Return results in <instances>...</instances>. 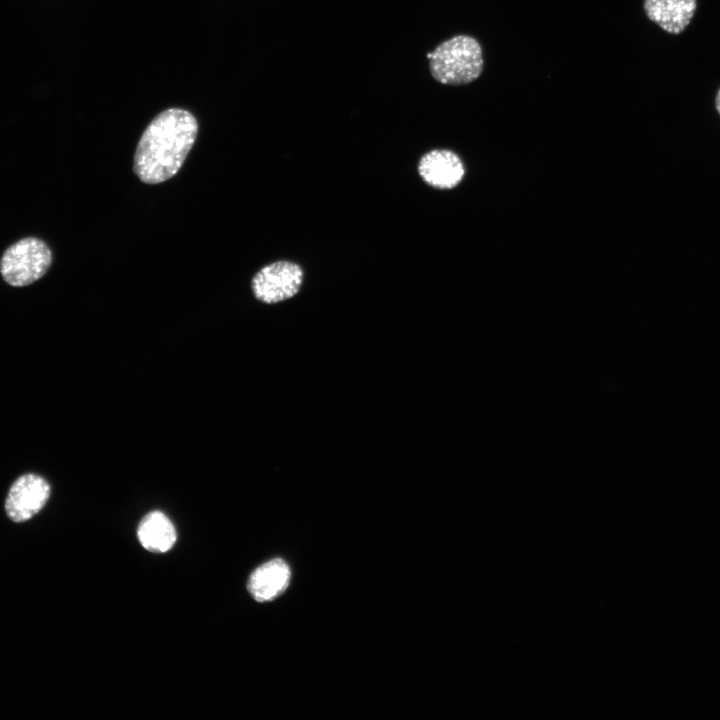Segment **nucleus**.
<instances>
[{"mask_svg": "<svg viewBox=\"0 0 720 720\" xmlns=\"http://www.w3.org/2000/svg\"><path fill=\"white\" fill-rule=\"evenodd\" d=\"M290 575V568L285 561L273 559L253 571L247 587L256 601H271L287 588Z\"/></svg>", "mask_w": 720, "mask_h": 720, "instance_id": "nucleus-8", "label": "nucleus"}, {"mask_svg": "<svg viewBox=\"0 0 720 720\" xmlns=\"http://www.w3.org/2000/svg\"><path fill=\"white\" fill-rule=\"evenodd\" d=\"M137 535L145 549L157 553L169 551L177 539L174 525L160 511L150 512L141 520Z\"/></svg>", "mask_w": 720, "mask_h": 720, "instance_id": "nucleus-9", "label": "nucleus"}, {"mask_svg": "<svg viewBox=\"0 0 720 720\" xmlns=\"http://www.w3.org/2000/svg\"><path fill=\"white\" fill-rule=\"evenodd\" d=\"M715 108L720 115V88L718 89L715 96Z\"/></svg>", "mask_w": 720, "mask_h": 720, "instance_id": "nucleus-10", "label": "nucleus"}, {"mask_svg": "<svg viewBox=\"0 0 720 720\" xmlns=\"http://www.w3.org/2000/svg\"><path fill=\"white\" fill-rule=\"evenodd\" d=\"M697 0H644L643 9L649 20L670 34H680L690 24Z\"/></svg>", "mask_w": 720, "mask_h": 720, "instance_id": "nucleus-7", "label": "nucleus"}, {"mask_svg": "<svg viewBox=\"0 0 720 720\" xmlns=\"http://www.w3.org/2000/svg\"><path fill=\"white\" fill-rule=\"evenodd\" d=\"M430 72L445 85H465L482 73L484 60L479 42L468 35H456L427 54Z\"/></svg>", "mask_w": 720, "mask_h": 720, "instance_id": "nucleus-2", "label": "nucleus"}, {"mask_svg": "<svg viewBox=\"0 0 720 720\" xmlns=\"http://www.w3.org/2000/svg\"><path fill=\"white\" fill-rule=\"evenodd\" d=\"M51 262L52 253L46 243L27 237L6 249L0 261V272L6 283L26 286L41 278Z\"/></svg>", "mask_w": 720, "mask_h": 720, "instance_id": "nucleus-3", "label": "nucleus"}, {"mask_svg": "<svg viewBox=\"0 0 720 720\" xmlns=\"http://www.w3.org/2000/svg\"><path fill=\"white\" fill-rule=\"evenodd\" d=\"M198 133L196 118L170 108L159 113L144 130L134 155V172L147 184L174 176L190 152Z\"/></svg>", "mask_w": 720, "mask_h": 720, "instance_id": "nucleus-1", "label": "nucleus"}, {"mask_svg": "<svg viewBox=\"0 0 720 720\" xmlns=\"http://www.w3.org/2000/svg\"><path fill=\"white\" fill-rule=\"evenodd\" d=\"M418 174L429 186L436 189H452L463 179L465 169L460 157L447 149H434L419 159Z\"/></svg>", "mask_w": 720, "mask_h": 720, "instance_id": "nucleus-6", "label": "nucleus"}, {"mask_svg": "<svg viewBox=\"0 0 720 720\" xmlns=\"http://www.w3.org/2000/svg\"><path fill=\"white\" fill-rule=\"evenodd\" d=\"M303 281L304 271L298 263L279 260L261 268L252 278L251 287L256 299L275 304L298 294Z\"/></svg>", "mask_w": 720, "mask_h": 720, "instance_id": "nucleus-4", "label": "nucleus"}, {"mask_svg": "<svg viewBox=\"0 0 720 720\" xmlns=\"http://www.w3.org/2000/svg\"><path fill=\"white\" fill-rule=\"evenodd\" d=\"M50 496V486L41 476L28 473L20 476L10 487L5 511L14 522H24L45 506Z\"/></svg>", "mask_w": 720, "mask_h": 720, "instance_id": "nucleus-5", "label": "nucleus"}]
</instances>
